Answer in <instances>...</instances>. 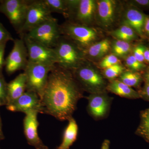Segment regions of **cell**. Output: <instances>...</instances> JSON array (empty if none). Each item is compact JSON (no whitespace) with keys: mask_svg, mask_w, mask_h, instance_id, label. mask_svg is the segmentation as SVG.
I'll list each match as a JSON object with an SVG mask.
<instances>
[{"mask_svg":"<svg viewBox=\"0 0 149 149\" xmlns=\"http://www.w3.org/2000/svg\"><path fill=\"white\" fill-rule=\"evenodd\" d=\"M83 97V91L72 71L56 65L49 74L42 102L43 113L60 120H68Z\"/></svg>","mask_w":149,"mask_h":149,"instance_id":"1","label":"cell"},{"mask_svg":"<svg viewBox=\"0 0 149 149\" xmlns=\"http://www.w3.org/2000/svg\"><path fill=\"white\" fill-rule=\"evenodd\" d=\"M54 49L57 59L56 65L62 68L73 71L86 62L84 51L63 36Z\"/></svg>","mask_w":149,"mask_h":149,"instance_id":"2","label":"cell"},{"mask_svg":"<svg viewBox=\"0 0 149 149\" xmlns=\"http://www.w3.org/2000/svg\"><path fill=\"white\" fill-rule=\"evenodd\" d=\"M75 80L83 91L90 94L106 92L107 83L103 74L87 62L72 71Z\"/></svg>","mask_w":149,"mask_h":149,"instance_id":"3","label":"cell"},{"mask_svg":"<svg viewBox=\"0 0 149 149\" xmlns=\"http://www.w3.org/2000/svg\"><path fill=\"white\" fill-rule=\"evenodd\" d=\"M61 35L72 41L85 52L99 38L96 29L69 21L60 25Z\"/></svg>","mask_w":149,"mask_h":149,"instance_id":"4","label":"cell"},{"mask_svg":"<svg viewBox=\"0 0 149 149\" xmlns=\"http://www.w3.org/2000/svg\"><path fill=\"white\" fill-rule=\"evenodd\" d=\"M56 66L28 61L24 70L26 77V91L36 93L42 100L49 74Z\"/></svg>","mask_w":149,"mask_h":149,"instance_id":"5","label":"cell"},{"mask_svg":"<svg viewBox=\"0 0 149 149\" xmlns=\"http://www.w3.org/2000/svg\"><path fill=\"white\" fill-rule=\"evenodd\" d=\"M24 35L51 48L55 47L62 36L58 20L53 17Z\"/></svg>","mask_w":149,"mask_h":149,"instance_id":"6","label":"cell"},{"mask_svg":"<svg viewBox=\"0 0 149 149\" xmlns=\"http://www.w3.org/2000/svg\"><path fill=\"white\" fill-rule=\"evenodd\" d=\"M31 1L30 0L0 1V13L7 17L18 34L24 24Z\"/></svg>","mask_w":149,"mask_h":149,"instance_id":"7","label":"cell"},{"mask_svg":"<svg viewBox=\"0 0 149 149\" xmlns=\"http://www.w3.org/2000/svg\"><path fill=\"white\" fill-rule=\"evenodd\" d=\"M53 17L44 0H32L27 10L24 24L18 33L20 37L31 29Z\"/></svg>","mask_w":149,"mask_h":149,"instance_id":"8","label":"cell"},{"mask_svg":"<svg viewBox=\"0 0 149 149\" xmlns=\"http://www.w3.org/2000/svg\"><path fill=\"white\" fill-rule=\"evenodd\" d=\"M23 38L27 48L28 61L35 63L55 65L57 63L54 48L48 47L24 35Z\"/></svg>","mask_w":149,"mask_h":149,"instance_id":"9","label":"cell"},{"mask_svg":"<svg viewBox=\"0 0 149 149\" xmlns=\"http://www.w3.org/2000/svg\"><path fill=\"white\" fill-rule=\"evenodd\" d=\"M12 50L5 59V70L8 75L25 69L28 63L27 48L23 38L13 41Z\"/></svg>","mask_w":149,"mask_h":149,"instance_id":"10","label":"cell"},{"mask_svg":"<svg viewBox=\"0 0 149 149\" xmlns=\"http://www.w3.org/2000/svg\"><path fill=\"white\" fill-rule=\"evenodd\" d=\"M38 113L36 111H31L25 113L23 120L24 136L27 143L35 149H49L44 144L38 135Z\"/></svg>","mask_w":149,"mask_h":149,"instance_id":"11","label":"cell"},{"mask_svg":"<svg viewBox=\"0 0 149 149\" xmlns=\"http://www.w3.org/2000/svg\"><path fill=\"white\" fill-rule=\"evenodd\" d=\"M111 99L106 92L90 94L88 97V113L97 120L106 117L109 112Z\"/></svg>","mask_w":149,"mask_h":149,"instance_id":"12","label":"cell"},{"mask_svg":"<svg viewBox=\"0 0 149 149\" xmlns=\"http://www.w3.org/2000/svg\"><path fill=\"white\" fill-rule=\"evenodd\" d=\"M7 109L13 112H21L24 114L31 111L43 113L42 105L39 96L34 92L26 91L13 103L7 106Z\"/></svg>","mask_w":149,"mask_h":149,"instance_id":"13","label":"cell"},{"mask_svg":"<svg viewBox=\"0 0 149 149\" xmlns=\"http://www.w3.org/2000/svg\"><path fill=\"white\" fill-rule=\"evenodd\" d=\"M97 1L93 0H78V2L70 18L75 22L89 26L95 19Z\"/></svg>","mask_w":149,"mask_h":149,"instance_id":"14","label":"cell"},{"mask_svg":"<svg viewBox=\"0 0 149 149\" xmlns=\"http://www.w3.org/2000/svg\"><path fill=\"white\" fill-rule=\"evenodd\" d=\"M95 19L104 28H108L115 22L117 15L118 4L113 0L97 1Z\"/></svg>","mask_w":149,"mask_h":149,"instance_id":"15","label":"cell"},{"mask_svg":"<svg viewBox=\"0 0 149 149\" xmlns=\"http://www.w3.org/2000/svg\"><path fill=\"white\" fill-rule=\"evenodd\" d=\"M146 15L141 10L130 6L124 15L123 24L131 27L139 37L144 39L146 37L144 26Z\"/></svg>","mask_w":149,"mask_h":149,"instance_id":"16","label":"cell"},{"mask_svg":"<svg viewBox=\"0 0 149 149\" xmlns=\"http://www.w3.org/2000/svg\"><path fill=\"white\" fill-rule=\"evenodd\" d=\"M7 106L16 100L26 91V77L24 72L19 74L7 84Z\"/></svg>","mask_w":149,"mask_h":149,"instance_id":"17","label":"cell"},{"mask_svg":"<svg viewBox=\"0 0 149 149\" xmlns=\"http://www.w3.org/2000/svg\"><path fill=\"white\" fill-rule=\"evenodd\" d=\"M107 90L122 97L129 99L141 98L138 91L118 80H111L107 85Z\"/></svg>","mask_w":149,"mask_h":149,"instance_id":"18","label":"cell"},{"mask_svg":"<svg viewBox=\"0 0 149 149\" xmlns=\"http://www.w3.org/2000/svg\"><path fill=\"white\" fill-rule=\"evenodd\" d=\"M68 121V124L63 133L61 143L56 149H70L77 140L78 132L77 122L73 117Z\"/></svg>","mask_w":149,"mask_h":149,"instance_id":"19","label":"cell"},{"mask_svg":"<svg viewBox=\"0 0 149 149\" xmlns=\"http://www.w3.org/2000/svg\"><path fill=\"white\" fill-rule=\"evenodd\" d=\"M111 47V44L108 39L95 43L84 52L86 56L91 58H98L103 56Z\"/></svg>","mask_w":149,"mask_h":149,"instance_id":"20","label":"cell"},{"mask_svg":"<svg viewBox=\"0 0 149 149\" xmlns=\"http://www.w3.org/2000/svg\"><path fill=\"white\" fill-rule=\"evenodd\" d=\"M52 13L61 14L66 18L70 16L69 1L67 0H44Z\"/></svg>","mask_w":149,"mask_h":149,"instance_id":"21","label":"cell"},{"mask_svg":"<svg viewBox=\"0 0 149 149\" xmlns=\"http://www.w3.org/2000/svg\"><path fill=\"white\" fill-rule=\"evenodd\" d=\"M118 77V80L131 88H139L143 82L142 73L129 70L123 71Z\"/></svg>","mask_w":149,"mask_h":149,"instance_id":"22","label":"cell"},{"mask_svg":"<svg viewBox=\"0 0 149 149\" xmlns=\"http://www.w3.org/2000/svg\"><path fill=\"white\" fill-rule=\"evenodd\" d=\"M136 134L149 143V107L141 112L140 123Z\"/></svg>","mask_w":149,"mask_h":149,"instance_id":"23","label":"cell"},{"mask_svg":"<svg viewBox=\"0 0 149 149\" xmlns=\"http://www.w3.org/2000/svg\"><path fill=\"white\" fill-rule=\"evenodd\" d=\"M111 34L113 37L116 38L117 40H122L128 42L130 41L138 40L139 37L133 29L125 24L112 31Z\"/></svg>","mask_w":149,"mask_h":149,"instance_id":"24","label":"cell"},{"mask_svg":"<svg viewBox=\"0 0 149 149\" xmlns=\"http://www.w3.org/2000/svg\"><path fill=\"white\" fill-rule=\"evenodd\" d=\"M111 50L113 54L117 57H123L130 53L132 50V47L128 42L116 40L112 45Z\"/></svg>","mask_w":149,"mask_h":149,"instance_id":"25","label":"cell"},{"mask_svg":"<svg viewBox=\"0 0 149 149\" xmlns=\"http://www.w3.org/2000/svg\"><path fill=\"white\" fill-rule=\"evenodd\" d=\"M125 70V68L120 63H117L104 69L103 75L107 79L114 80L116 77H119Z\"/></svg>","mask_w":149,"mask_h":149,"instance_id":"26","label":"cell"},{"mask_svg":"<svg viewBox=\"0 0 149 149\" xmlns=\"http://www.w3.org/2000/svg\"><path fill=\"white\" fill-rule=\"evenodd\" d=\"M125 63L129 70L141 73L146 69L147 67L146 63L140 62L137 60L133 54L127 57L125 60Z\"/></svg>","mask_w":149,"mask_h":149,"instance_id":"27","label":"cell"},{"mask_svg":"<svg viewBox=\"0 0 149 149\" xmlns=\"http://www.w3.org/2000/svg\"><path fill=\"white\" fill-rule=\"evenodd\" d=\"M120 63V60L113 54L106 56L99 64V66L103 69H106L117 63Z\"/></svg>","mask_w":149,"mask_h":149,"instance_id":"28","label":"cell"},{"mask_svg":"<svg viewBox=\"0 0 149 149\" xmlns=\"http://www.w3.org/2000/svg\"><path fill=\"white\" fill-rule=\"evenodd\" d=\"M7 84L3 74H0V103L2 105H6Z\"/></svg>","mask_w":149,"mask_h":149,"instance_id":"29","label":"cell"},{"mask_svg":"<svg viewBox=\"0 0 149 149\" xmlns=\"http://www.w3.org/2000/svg\"><path fill=\"white\" fill-rule=\"evenodd\" d=\"M146 47L143 44H139L133 49V56L139 62L144 63H146L144 59V52Z\"/></svg>","mask_w":149,"mask_h":149,"instance_id":"30","label":"cell"},{"mask_svg":"<svg viewBox=\"0 0 149 149\" xmlns=\"http://www.w3.org/2000/svg\"><path fill=\"white\" fill-rule=\"evenodd\" d=\"M10 33L0 22V45L7 43L9 41H14Z\"/></svg>","mask_w":149,"mask_h":149,"instance_id":"31","label":"cell"},{"mask_svg":"<svg viewBox=\"0 0 149 149\" xmlns=\"http://www.w3.org/2000/svg\"><path fill=\"white\" fill-rule=\"evenodd\" d=\"M130 6L141 10L149 9V0H133L129 1Z\"/></svg>","mask_w":149,"mask_h":149,"instance_id":"32","label":"cell"},{"mask_svg":"<svg viewBox=\"0 0 149 149\" xmlns=\"http://www.w3.org/2000/svg\"><path fill=\"white\" fill-rule=\"evenodd\" d=\"M138 92L140 94L141 98L149 102V85L144 84L143 87L140 88Z\"/></svg>","mask_w":149,"mask_h":149,"instance_id":"33","label":"cell"},{"mask_svg":"<svg viewBox=\"0 0 149 149\" xmlns=\"http://www.w3.org/2000/svg\"><path fill=\"white\" fill-rule=\"evenodd\" d=\"M6 43L0 45V74H2L3 68L5 64V59H4Z\"/></svg>","mask_w":149,"mask_h":149,"instance_id":"34","label":"cell"},{"mask_svg":"<svg viewBox=\"0 0 149 149\" xmlns=\"http://www.w3.org/2000/svg\"><path fill=\"white\" fill-rule=\"evenodd\" d=\"M142 75L145 84L149 85V66H147L146 69L142 72Z\"/></svg>","mask_w":149,"mask_h":149,"instance_id":"35","label":"cell"},{"mask_svg":"<svg viewBox=\"0 0 149 149\" xmlns=\"http://www.w3.org/2000/svg\"><path fill=\"white\" fill-rule=\"evenodd\" d=\"M144 33L146 37H149V15H146L145 26H144Z\"/></svg>","mask_w":149,"mask_h":149,"instance_id":"36","label":"cell"},{"mask_svg":"<svg viewBox=\"0 0 149 149\" xmlns=\"http://www.w3.org/2000/svg\"><path fill=\"white\" fill-rule=\"evenodd\" d=\"M110 142L109 140L105 139L104 140L102 144L101 149H110Z\"/></svg>","mask_w":149,"mask_h":149,"instance_id":"37","label":"cell"},{"mask_svg":"<svg viewBox=\"0 0 149 149\" xmlns=\"http://www.w3.org/2000/svg\"><path fill=\"white\" fill-rule=\"evenodd\" d=\"M144 59L145 63L149 64V48L146 47L144 52Z\"/></svg>","mask_w":149,"mask_h":149,"instance_id":"38","label":"cell"},{"mask_svg":"<svg viewBox=\"0 0 149 149\" xmlns=\"http://www.w3.org/2000/svg\"><path fill=\"white\" fill-rule=\"evenodd\" d=\"M2 124L1 120V117H0V141L3 140L4 138L2 130Z\"/></svg>","mask_w":149,"mask_h":149,"instance_id":"39","label":"cell"},{"mask_svg":"<svg viewBox=\"0 0 149 149\" xmlns=\"http://www.w3.org/2000/svg\"><path fill=\"white\" fill-rule=\"evenodd\" d=\"M1 106H3L0 103V107Z\"/></svg>","mask_w":149,"mask_h":149,"instance_id":"40","label":"cell"}]
</instances>
